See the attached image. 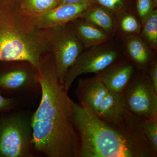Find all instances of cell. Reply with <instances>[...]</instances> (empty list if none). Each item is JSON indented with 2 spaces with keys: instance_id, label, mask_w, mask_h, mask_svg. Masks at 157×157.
I'll return each instance as SVG.
<instances>
[{
  "instance_id": "18",
  "label": "cell",
  "mask_w": 157,
  "mask_h": 157,
  "mask_svg": "<svg viewBox=\"0 0 157 157\" xmlns=\"http://www.w3.org/2000/svg\"><path fill=\"white\" fill-rule=\"evenodd\" d=\"M140 37L154 50L157 48V10L155 9L142 24Z\"/></svg>"
},
{
  "instance_id": "11",
  "label": "cell",
  "mask_w": 157,
  "mask_h": 157,
  "mask_svg": "<svg viewBox=\"0 0 157 157\" xmlns=\"http://www.w3.org/2000/svg\"><path fill=\"white\" fill-rule=\"evenodd\" d=\"M108 91L104 83L94 76L79 79L76 95L79 104L96 115L101 102Z\"/></svg>"
},
{
  "instance_id": "21",
  "label": "cell",
  "mask_w": 157,
  "mask_h": 157,
  "mask_svg": "<svg viewBox=\"0 0 157 157\" xmlns=\"http://www.w3.org/2000/svg\"><path fill=\"white\" fill-rule=\"evenodd\" d=\"M156 7L153 0H136L135 12L141 25Z\"/></svg>"
},
{
  "instance_id": "1",
  "label": "cell",
  "mask_w": 157,
  "mask_h": 157,
  "mask_svg": "<svg viewBox=\"0 0 157 157\" xmlns=\"http://www.w3.org/2000/svg\"><path fill=\"white\" fill-rule=\"evenodd\" d=\"M37 79L41 99L32 115L37 155L78 157L79 138L73 124L72 100L59 80L54 58L42 59Z\"/></svg>"
},
{
  "instance_id": "19",
  "label": "cell",
  "mask_w": 157,
  "mask_h": 157,
  "mask_svg": "<svg viewBox=\"0 0 157 157\" xmlns=\"http://www.w3.org/2000/svg\"><path fill=\"white\" fill-rule=\"evenodd\" d=\"M59 6V0H25L23 10L32 15L45 13Z\"/></svg>"
},
{
  "instance_id": "5",
  "label": "cell",
  "mask_w": 157,
  "mask_h": 157,
  "mask_svg": "<svg viewBox=\"0 0 157 157\" xmlns=\"http://www.w3.org/2000/svg\"><path fill=\"white\" fill-rule=\"evenodd\" d=\"M37 71L27 62L14 64L0 74V92L7 98L18 99L29 104L41 95Z\"/></svg>"
},
{
  "instance_id": "23",
  "label": "cell",
  "mask_w": 157,
  "mask_h": 157,
  "mask_svg": "<svg viewBox=\"0 0 157 157\" xmlns=\"http://www.w3.org/2000/svg\"><path fill=\"white\" fill-rule=\"evenodd\" d=\"M149 77L153 86L155 90L157 92V62L155 60L147 69Z\"/></svg>"
},
{
  "instance_id": "25",
  "label": "cell",
  "mask_w": 157,
  "mask_h": 157,
  "mask_svg": "<svg viewBox=\"0 0 157 157\" xmlns=\"http://www.w3.org/2000/svg\"><path fill=\"white\" fill-rule=\"evenodd\" d=\"M153 2H154L156 6H157V0H153Z\"/></svg>"
},
{
  "instance_id": "10",
  "label": "cell",
  "mask_w": 157,
  "mask_h": 157,
  "mask_svg": "<svg viewBox=\"0 0 157 157\" xmlns=\"http://www.w3.org/2000/svg\"><path fill=\"white\" fill-rule=\"evenodd\" d=\"M135 66L132 61L118 59L95 76L109 91L123 92L135 74Z\"/></svg>"
},
{
  "instance_id": "12",
  "label": "cell",
  "mask_w": 157,
  "mask_h": 157,
  "mask_svg": "<svg viewBox=\"0 0 157 157\" xmlns=\"http://www.w3.org/2000/svg\"><path fill=\"white\" fill-rule=\"evenodd\" d=\"M130 112L124 92L108 91L101 102L96 115L106 122H120Z\"/></svg>"
},
{
  "instance_id": "2",
  "label": "cell",
  "mask_w": 157,
  "mask_h": 157,
  "mask_svg": "<svg viewBox=\"0 0 157 157\" xmlns=\"http://www.w3.org/2000/svg\"><path fill=\"white\" fill-rule=\"evenodd\" d=\"M79 141L78 157H156L144 132L143 119L130 111L120 122H106L72 101Z\"/></svg>"
},
{
  "instance_id": "14",
  "label": "cell",
  "mask_w": 157,
  "mask_h": 157,
  "mask_svg": "<svg viewBox=\"0 0 157 157\" xmlns=\"http://www.w3.org/2000/svg\"><path fill=\"white\" fill-rule=\"evenodd\" d=\"M125 39L127 52L131 61L139 70H147L155 60L152 49L139 35L127 37Z\"/></svg>"
},
{
  "instance_id": "16",
  "label": "cell",
  "mask_w": 157,
  "mask_h": 157,
  "mask_svg": "<svg viewBox=\"0 0 157 157\" xmlns=\"http://www.w3.org/2000/svg\"><path fill=\"white\" fill-rule=\"evenodd\" d=\"M135 13H127L116 19V32L117 30L125 38L140 35L142 25Z\"/></svg>"
},
{
  "instance_id": "6",
  "label": "cell",
  "mask_w": 157,
  "mask_h": 157,
  "mask_svg": "<svg viewBox=\"0 0 157 157\" xmlns=\"http://www.w3.org/2000/svg\"><path fill=\"white\" fill-rule=\"evenodd\" d=\"M48 36L59 80L64 85L68 70L84 48L76 36L73 26L66 25L51 29Z\"/></svg>"
},
{
  "instance_id": "8",
  "label": "cell",
  "mask_w": 157,
  "mask_h": 157,
  "mask_svg": "<svg viewBox=\"0 0 157 157\" xmlns=\"http://www.w3.org/2000/svg\"><path fill=\"white\" fill-rule=\"evenodd\" d=\"M120 56L119 51L115 47L103 44L82 52L66 74L64 81L65 90L68 92L78 76L99 73L116 61Z\"/></svg>"
},
{
  "instance_id": "3",
  "label": "cell",
  "mask_w": 157,
  "mask_h": 157,
  "mask_svg": "<svg viewBox=\"0 0 157 157\" xmlns=\"http://www.w3.org/2000/svg\"><path fill=\"white\" fill-rule=\"evenodd\" d=\"M23 11L9 14L0 26V61L27 62L38 70L48 48V36Z\"/></svg>"
},
{
  "instance_id": "7",
  "label": "cell",
  "mask_w": 157,
  "mask_h": 157,
  "mask_svg": "<svg viewBox=\"0 0 157 157\" xmlns=\"http://www.w3.org/2000/svg\"><path fill=\"white\" fill-rule=\"evenodd\" d=\"M139 70L124 93L129 110L142 119H149L157 116V92L147 70Z\"/></svg>"
},
{
  "instance_id": "9",
  "label": "cell",
  "mask_w": 157,
  "mask_h": 157,
  "mask_svg": "<svg viewBox=\"0 0 157 157\" xmlns=\"http://www.w3.org/2000/svg\"><path fill=\"white\" fill-rule=\"evenodd\" d=\"M95 3L94 0H89L77 4H63L43 14L31 15L38 28L52 29L66 25L77 19Z\"/></svg>"
},
{
  "instance_id": "15",
  "label": "cell",
  "mask_w": 157,
  "mask_h": 157,
  "mask_svg": "<svg viewBox=\"0 0 157 157\" xmlns=\"http://www.w3.org/2000/svg\"><path fill=\"white\" fill-rule=\"evenodd\" d=\"M78 18L91 23L113 36L116 33V18L108 9L95 3Z\"/></svg>"
},
{
  "instance_id": "13",
  "label": "cell",
  "mask_w": 157,
  "mask_h": 157,
  "mask_svg": "<svg viewBox=\"0 0 157 157\" xmlns=\"http://www.w3.org/2000/svg\"><path fill=\"white\" fill-rule=\"evenodd\" d=\"M73 21V28L85 48H91L104 44L111 36L103 29L89 22L78 18Z\"/></svg>"
},
{
  "instance_id": "24",
  "label": "cell",
  "mask_w": 157,
  "mask_h": 157,
  "mask_svg": "<svg viewBox=\"0 0 157 157\" xmlns=\"http://www.w3.org/2000/svg\"><path fill=\"white\" fill-rule=\"evenodd\" d=\"M89 0H59V5L63 4H73L81 3Z\"/></svg>"
},
{
  "instance_id": "4",
  "label": "cell",
  "mask_w": 157,
  "mask_h": 157,
  "mask_svg": "<svg viewBox=\"0 0 157 157\" xmlns=\"http://www.w3.org/2000/svg\"><path fill=\"white\" fill-rule=\"evenodd\" d=\"M33 113L13 109L0 114V157H36Z\"/></svg>"
},
{
  "instance_id": "22",
  "label": "cell",
  "mask_w": 157,
  "mask_h": 157,
  "mask_svg": "<svg viewBox=\"0 0 157 157\" xmlns=\"http://www.w3.org/2000/svg\"><path fill=\"white\" fill-rule=\"evenodd\" d=\"M29 104L21 100L7 98L0 92V114L13 109H24Z\"/></svg>"
},
{
  "instance_id": "17",
  "label": "cell",
  "mask_w": 157,
  "mask_h": 157,
  "mask_svg": "<svg viewBox=\"0 0 157 157\" xmlns=\"http://www.w3.org/2000/svg\"><path fill=\"white\" fill-rule=\"evenodd\" d=\"M96 4L109 10L117 18L122 14L135 12L136 0H94Z\"/></svg>"
},
{
  "instance_id": "20",
  "label": "cell",
  "mask_w": 157,
  "mask_h": 157,
  "mask_svg": "<svg viewBox=\"0 0 157 157\" xmlns=\"http://www.w3.org/2000/svg\"><path fill=\"white\" fill-rule=\"evenodd\" d=\"M144 132L153 151L157 154V116L143 119Z\"/></svg>"
}]
</instances>
